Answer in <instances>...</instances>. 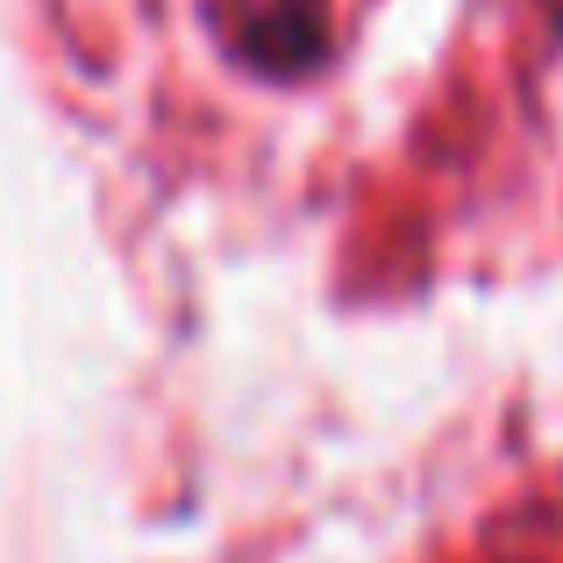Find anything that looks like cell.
<instances>
[{
	"instance_id": "cell-1",
	"label": "cell",
	"mask_w": 563,
	"mask_h": 563,
	"mask_svg": "<svg viewBox=\"0 0 563 563\" xmlns=\"http://www.w3.org/2000/svg\"><path fill=\"white\" fill-rule=\"evenodd\" d=\"M243 43H250V57H257V65H272V71L314 65V51H321V14H314V8H278V14H257Z\"/></svg>"
}]
</instances>
